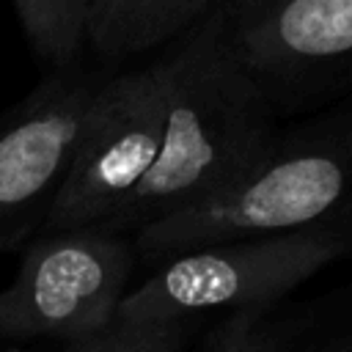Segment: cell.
<instances>
[{"instance_id":"6da1fadb","label":"cell","mask_w":352,"mask_h":352,"mask_svg":"<svg viewBox=\"0 0 352 352\" xmlns=\"http://www.w3.org/2000/svg\"><path fill=\"white\" fill-rule=\"evenodd\" d=\"M162 63V146L143 182L99 226L110 234L140 231L226 192L267 157L278 138L272 102L228 44L223 6L179 36Z\"/></svg>"},{"instance_id":"7a4b0ae2","label":"cell","mask_w":352,"mask_h":352,"mask_svg":"<svg viewBox=\"0 0 352 352\" xmlns=\"http://www.w3.org/2000/svg\"><path fill=\"white\" fill-rule=\"evenodd\" d=\"M305 228L352 234V96L333 113L275 138L267 157L226 192L135 231L148 258Z\"/></svg>"},{"instance_id":"3957f363","label":"cell","mask_w":352,"mask_h":352,"mask_svg":"<svg viewBox=\"0 0 352 352\" xmlns=\"http://www.w3.org/2000/svg\"><path fill=\"white\" fill-rule=\"evenodd\" d=\"M349 250L352 234L336 228H305L192 248L162 258L154 275L126 292L116 319L184 324L212 311L264 308Z\"/></svg>"},{"instance_id":"277c9868","label":"cell","mask_w":352,"mask_h":352,"mask_svg":"<svg viewBox=\"0 0 352 352\" xmlns=\"http://www.w3.org/2000/svg\"><path fill=\"white\" fill-rule=\"evenodd\" d=\"M165 126V63L157 58L102 80L74 160L44 220V231H72L110 220L151 170Z\"/></svg>"},{"instance_id":"5b68a950","label":"cell","mask_w":352,"mask_h":352,"mask_svg":"<svg viewBox=\"0 0 352 352\" xmlns=\"http://www.w3.org/2000/svg\"><path fill=\"white\" fill-rule=\"evenodd\" d=\"M135 264L124 234L99 226L55 231L28 245L16 278L0 289V341L82 338L116 319Z\"/></svg>"},{"instance_id":"8992f818","label":"cell","mask_w":352,"mask_h":352,"mask_svg":"<svg viewBox=\"0 0 352 352\" xmlns=\"http://www.w3.org/2000/svg\"><path fill=\"white\" fill-rule=\"evenodd\" d=\"M99 85L102 77L74 63L50 72L0 113V250H14L44 228Z\"/></svg>"},{"instance_id":"52a82bcc","label":"cell","mask_w":352,"mask_h":352,"mask_svg":"<svg viewBox=\"0 0 352 352\" xmlns=\"http://www.w3.org/2000/svg\"><path fill=\"white\" fill-rule=\"evenodd\" d=\"M226 36L270 102L352 74V0H226Z\"/></svg>"},{"instance_id":"ba28073f","label":"cell","mask_w":352,"mask_h":352,"mask_svg":"<svg viewBox=\"0 0 352 352\" xmlns=\"http://www.w3.org/2000/svg\"><path fill=\"white\" fill-rule=\"evenodd\" d=\"M212 0H88V47L124 60L184 36Z\"/></svg>"},{"instance_id":"9c48e42d","label":"cell","mask_w":352,"mask_h":352,"mask_svg":"<svg viewBox=\"0 0 352 352\" xmlns=\"http://www.w3.org/2000/svg\"><path fill=\"white\" fill-rule=\"evenodd\" d=\"M30 50L55 69L77 63L88 44V0H11Z\"/></svg>"},{"instance_id":"30bf717a","label":"cell","mask_w":352,"mask_h":352,"mask_svg":"<svg viewBox=\"0 0 352 352\" xmlns=\"http://www.w3.org/2000/svg\"><path fill=\"white\" fill-rule=\"evenodd\" d=\"M182 324H140L113 319L107 327L74 338L66 352H176Z\"/></svg>"},{"instance_id":"8fae6325","label":"cell","mask_w":352,"mask_h":352,"mask_svg":"<svg viewBox=\"0 0 352 352\" xmlns=\"http://www.w3.org/2000/svg\"><path fill=\"white\" fill-rule=\"evenodd\" d=\"M258 311H236L231 316V322L217 333V349L214 352H294V349H283L278 341H272L267 333H261L258 327ZM302 352H352V341L344 344H324V346H308Z\"/></svg>"}]
</instances>
